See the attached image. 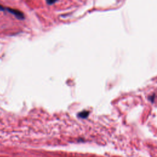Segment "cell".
<instances>
[{"instance_id": "7a4b0ae2", "label": "cell", "mask_w": 157, "mask_h": 157, "mask_svg": "<svg viewBox=\"0 0 157 157\" xmlns=\"http://www.w3.org/2000/svg\"><path fill=\"white\" fill-rule=\"evenodd\" d=\"M89 112L87 111H84L79 112L78 114V117L79 118H81V119H85L89 115Z\"/></svg>"}, {"instance_id": "6da1fadb", "label": "cell", "mask_w": 157, "mask_h": 157, "mask_svg": "<svg viewBox=\"0 0 157 157\" xmlns=\"http://www.w3.org/2000/svg\"><path fill=\"white\" fill-rule=\"evenodd\" d=\"M6 9L9 12H10L11 14L14 15L17 19H18L19 20H24L25 19V15L22 12L20 11L18 9H12V8H9L7 7Z\"/></svg>"}, {"instance_id": "3957f363", "label": "cell", "mask_w": 157, "mask_h": 157, "mask_svg": "<svg viewBox=\"0 0 157 157\" xmlns=\"http://www.w3.org/2000/svg\"><path fill=\"white\" fill-rule=\"evenodd\" d=\"M58 0H46V3L49 5H52V4H55L56 2H57Z\"/></svg>"}, {"instance_id": "277c9868", "label": "cell", "mask_w": 157, "mask_h": 157, "mask_svg": "<svg viewBox=\"0 0 157 157\" xmlns=\"http://www.w3.org/2000/svg\"><path fill=\"white\" fill-rule=\"evenodd\" d=\"M6 9L4 8L2 5H1V4H0V11H5Z\"/></svg>"}]
</instances>
